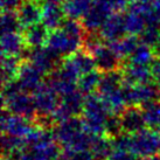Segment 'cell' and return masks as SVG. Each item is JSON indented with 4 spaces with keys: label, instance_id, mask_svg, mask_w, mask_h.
I'll return each mask as SVG.
<instances>
[{
    "label": "cell",
    "instance_id": "27",
    "mask_svg": "<svg viewBox=\"0 0 160 160\" xmlns=\"http://www.w3.org/2000/svg\"><path fill=\"white\" fill-rule=\"evenodd\" d=\"M102 75L103 72H101L97 69L81 75L78 82H77V90L81 91L84 96L96 92L98 89V85H99V82H101V78H102Z\"/></svg>",
    "mask_w": 160,
    "mask_h": 160
},
{
    "label": "cell",
    "instance_id": "28",
    "mask_svg": "<svg viewBox=\"0 0 160 160\" xmlns=\"http://www.w3.org/2000/svg\"><path fill=\"white\" fill-rule=\"evenodd\" d=\"M124 18L126 32H128V34H131V35L139 36L147 26L146 19L144 18L142 14L133 12V11L128 9L126 12H124Z\"/></svg>",
    "mask_w": 160,
    "mask_h": 160
},
{
    "label": "cell",
    "instance_id": "40",
    "mask_svg": "<svg viewBox=\"0 0 160 160\" xmlns=\"http://www.w3.org/2000/svg\"><path fill=\"white\" fill-rule=\"evenodd\" d=\"M153 52H154V55H156V58H160V38L158 42L156 43V46L153 47Z\"/></svg>",
    "mask_w": 160,
    "mask_h": 160
},
{
    "label": "cell",
    "instance_id": "37",
    "mask_svg": "<svg viewBox=\"0 0 160 160\" xmlns=\"http://www.w3.org/2000/svg\"><path fill=\"white\" fill-rule=\"evenodd\" d=\"M23 1L25 0H0L1 9H2V12H7V11L17 12Z\"/></svg>",
    "mask_w": 160,
    "mask_h": 160
},
{
    "label": "cell",
    "instance_id": "17",
    "mask_svg": "<svg viewBox=\"0 0 160 160\" xmlns=\"http://www.w3.org/2000/svg\"><path fill=\"white\" fill-rule=\"evenodd\" d=\"M119 117L123 132L125 133L134 134L147 128L142 107H126V109L120 113Z\"/></svg>",
    "mask_w": 160,
    "mask_h": 160
},
{
    "label": "cell",
    "instance_id": "1",
    "mask_svg": "<svg viewBox=\"0 0 160 160\" xmlns=\"http://www.w3.org/2000/svg\"><path fill=\"white\" fill-rule=\"evenodd\" d=\"M53 134L62 150L81 152L89 151L93 134L89 133L81 116L71 117L54 126Z\"/></svg>",
    "mask_w": 160,
    "mask_h": 160
},
{
    "label": "cell",
    "instance_id": "10",
    "mask_svg": "<svg viewBox=\"0 0 160 160\" xmlns=\"http://www.w3.org/2000/svg\"><path fill=\"white\" fill-rule=\"evenodd\" d=\"M38 116H52L61 102V96L45 82L32 93Z\"/></svg>",
    "mask_w": 160,
    "mask_h": 160
},
{
    "label": "cell",
    "instance_id": "43",
    "mask_svg": "<svg viewBox=\"0 0 160 160\" xmlns=\"http://www.w3.org/2000/svg\"><path fill=\"white\" fill-rule=\"evenodd\" d=\"M1 160H7V159H6V158H4V157H2V158H1Z\"/></svg>",
    "mask_w": 160,
    "mask_h": 160
},
{
    "label": "cell",
    "instance_id": "30",
    "mask_svg": "<svg viewBox=\"0 0 160 160\" xmlns=\"http://www.w3.org/2000/svg\"><path fill=\"white\" fill-rule=\"evenodd\" d=\"M154 60H156V55H154L153 48L142 42L132 53V55L126 60V62L136 63V64H144V66H151Z\"/></svg>",
    "mask_w": 160,
    "mask_h": 160
},
{
    "label": "cell",
    "instance_id": "25",
    "mask_svg": "<svg viewBox=\"0 0 160 160\" xmlns=\"http://www.w3.org/2000/svg\"><path fill=\"white\" fill-rule=\"evenodd\" d=\"M21 62H22V58H19V56H9V55L1 56V81H2V84L17 80Z\"/></svg>",
    "mask_w": 160,
    "mask_h": 160
},
{
    "label": "cell",
    "instance_id": "9",
    "mask_svg": "<svg viewBox=\"0 0 160 160\" xmlns=\"http://www.w3.org/2000/svg\"><path fill=\"white\" fill-rule=\"evenodd\" d=\"M35 128L34 120L28 119L22 116L14 115L6 109H2L1 113V131L5 134L14 137L26 138Z\"/></svg>",
    "mask_w": 160,
    "mask_h": 160
},
{
    "label": "cell",
    "instance_id": "22",
    "mask_svg": "<svg viewBox=\"0 0 160 160\" xmlns=\"http://www.w3.org/2000/svg\"><path fill=\"white\" fill-rule=\"evenodd\" d=\"M107 43L115 50L117 55L123 61H126L136 50V48L142 43V41L139 39V36L128 34L124 38L119 39V40L112 41V42H107Z\"/></svg>",
    "mask_w": 160,
    "mask_h": 160
},
{
    "label": "cell",
    "instance_id": "16",
    "mask_svg": "<svg viewBox=\"0 0 160 160\" xmlns=\"http://www.w3.org/2000/svg\"><path fill=\"white\" fill-rule=\"evenodd\" d=\"M122 74H123V80L125 84L136 85L153 81L151 66L136 64V63L125 61L124 66L122 68Z\"/></svg>",
    "mask_w": 160,
    "mask_h": 160
},
{
    "label": "cell",
    "instance_id": "8",
    "mask_svg": "<svg viewBox=\"0 0 160 160\" xmlns=\"http://www.w3.org/2000/svg\"><path fill=\"white\" fill-rule=\"evenodd\" d=\"M25 60L31 61L46 76H48L56 68L60 67V64L63 61V58L61 56L55 54L53 50H50L47 46L29 48L27 52V56Z\"/></svg>",
    "mask_w": 160,
    "mask_h": 160
},
{
    "label": "cell",
    "instance_id": "11",
    "mask_svg": "<svg viewBox=\"0 0 160 160\" xmlns=\"http://www.w3.org/2000/svg\"><path fill=\"white\" fill-rule=\"evenodd\" d=\"M2 109H6L14 115L22 116L32 120L35 119L38 116L33 95L26 91H21L2 101Z\"/></svg>",
    "mask_w": 160,
    "mask_h": 160
},
{
    "label": "cell",
    "instance_id": "18",
    "mask_svg": "<svg viewBox=\"0 0 160 160\" xmlns=\"http://www.w3.org/2000/svg\"><path fill=\"white\" fill-rule=\"evenodd\" d=\"M42 5V20L41 22L43 23L49 31H54L61 28L64 20L67 19L63 7L61 4L56 2H50V1H43Z\"/></svg>",
    "mask_w": 160,
    "mask_h": 160
},
{
    "label": "cell",
    "instance_id": "21",
    "mask_svg": "<svg viewBox=\"0 0 160 160\" xmlns=\"http://www.w3.org/2000/svg\"><path fill=\"white\" fill-rule=\"evenodd\" d=\"M22 34L28 48H35V47L46 46L49 35V29L42 22H39L25 28Z\"/></svg>",
    "mask_w": 160,
    "mask_h": 160
},
{
    "label": "cell",
    "instance_id": "36",
    "mask_svg": "<svg viewBox=\"0 0 160 160\" xmlns=\"http://www.w3.org/2000/svg\"><path fill=\"white\" fill-rule=\"evenodd\" d=\"M58 160H95V158L90 151L75 152L70 150H62V153Z\"/></svg>",
    "mask_w": 160,
    "mask_h": 160
},
{
    "label": "cell",
    "instance_id": "3",
    "mask_svg": "<svg viewBox=\"0 0 160 160\" xmlns=\"http://www.w3.org/2000/svg\"><path fill=\"white\" fill-rule=\"evenodd\" d=\"M84 35L71 33L61 27L54 31H49L46 46L58 56L66 58L83 48Z\"/></svg>",
    "mask_w": 160,
    "mask_h": 160
},
{
    "label": "cell",
    "instance_id": "34",
    "mask_svg": "<svg viewBox=\"0 0 160 160\" xmlns=\"http://www.w3.org/2000/svg\"><path fill=\"white\" fill-rule=\"evenodd\" d=\"M120 133H123V128L119 115H110L105 123V134L110 138H115Z\"/></svg>",
    "mask_w": 160,
    "mask_h": 160
},
{
    "label": "cell",
    "instance_id": "29",
    "mask_svg": "<svg viewBox=\"0 0 160 160\" xmlns=\"http://www.w3.org/2000/svg\"><path fill=\"white\" fill-rule=\"evenodd\" d=\"M142 110L147 128L158 130L160 126V99L142 105Z\"/></svg>",
    "mask_w": 160,
    "mask_h": 160
},
{
    "label": "cell",
    "instance_id": "31",
    "mask_svg": "<svg viewBox=\"0 0 160 160\" xmlns=\"http://www.w3.org/2000/svg\"><path fill=\"white\" fill-rule=\"evenodd\" d=\"M22 31L23 28L20 23L17 12H12V11L2 12V14H1V32H2V34L20 33Z\"/></svg>",
    "mask_w": 160,
    "mask_h": 160
},
{
    "label": "cell",
    "instance_id": "23",
    "mask_svg": "<svg viewBox=\"0 0 160 160\" xmlns=\"http://www.w3.org/2000/svg\"><path fill=\"white\" fill-rule=\"evenodd\" d=\"M89 151L95 160H108L115 151L112 138L108 137L107 134L93 136Z\"/></svg>",
    "mask_w": 160,
    "mask_h": 160
},
{
    "label": "cell",
    "instance_id": "19",
    "mask_svg": "<svg viewBox=\"0 0 160 160\" xmlns=\"http://www.w3.org/2000/svg\"><path fill=\"white\" fill-rule=\"evenodd\" d=\"M22 28H27L42 20V5L35 0H25L17 11Z\"/></svg>",
    "mask_w": 160,
    "mask_h": 160
},
{
    "label": "cell",
    "instance_id": "42",
    "mask_svg": "<svg viewBox=\"0 0 160 160\" xmlns=\"http://www.w3.org/2000/svg\"><path fill=\"white\" fill-rule=\"evenodd\" d=\"M35 1H38V2H42L43 0H35Z\"/></svg>",
    "mask_w": 160,
    "mask_h": 160
},
{
    "label": "cell",
    "instance_id": "14",
    "mask_svg": "<svg viewBox=\"0 0 160 160\" xmlns=\"http://www.w3.org/2000/svg\"><path fill=\"white\" fill-rule=\"evenodd\" d=\"M98 33L105 42L117 41L128 35L124 13H112L99 28Z\"/></svg>",
    "mask_w": 160,
    "mask_h": 160
},
{
    "label": "cell",
    "instance_id": "20",
    "mask_svg": "<svg viewBox=\"0 0 160 160\" xmlns=\"http://www.w3.org/2000/svg\"><path fill=\"white\" fill-rule=\"evenodd\" d=\"M124 80H123V74L122 69L110 72H104L102 75L99 85H98L97 93L99 96H108L112 92H116L123 88Z\"/></svg>",
    "mask_w": 160,
    "mask_h": 160
},
{
    "label": "cell",
    "instance_id": "6",
    "mask_svg": "<svg viewBox=\"0 0 160 160\" xmlns=\"http://www.w3.org/2000/svg\"><path fill=\"white\" fill-rule=\"evenodd\" d=\"M123 93L128 107H142L148 102L160 99V88L153 81L136 85L124 83Z\"/></svg>",
    "mask_w": 160,
    "mask_h": 160
},
{
    "label": "cell",
    "instance_id": "32",
    "mask_svg": "<svg viewBox=\"0 0 160 160\" xmlns=\"http://www.w3.org/2000/svg\"><path fill=\"white\" fill-rule=\"evenodd\" d=\"M26 147V140L25 138L14 137L9 134L2 133L1 138V150H2V157H7L12 152L22 150Z\"/></svg>",
    "mask_w": 160,
    "mask_h": 160
},
{
    "label": "cell",
    "instance_id": "38",
    "mask_svg": "<svg viewBox=\"0 0 160 160\" xmlns=\"http://www.w3.org/2000/svg\"><path fill=\"white\" fill-rule=\"evenodd\" d=\"M108 160H142L139 157L131 152L126 151H113L110 158Z\"/></svg>",
    "mask_w": 160,
    "mask_h": 160
},
{
    "label": "cell",
    "instance_id": "41",
    "mask_svg": "<svg viewBox=\"0 0 160 160\" xmlns=\"http://www.w3.org/2000/svg\"><path fill=\"white\" fill-rule=\"evenodd\" d=\"M142 160H160V157L159 156H153V157H150V158H144Z\"/></svg>",
    "mask_w": 160,
    "mask_h": 160
},
{
    "label": "cell",
    "instance_id": "39",
    "mask_svg": "<svg viewBox=\"0 0 160 160\" xmlns=\"http://www.w3.org/2000/svg\"><path fill=\"white\" fill-rule=\"evenodd\" d=\"M152 70V80L160 88V58H156L151 64Z\"/></svg>",
    "mask_w": 160,
    "mask_h": 160
},
{
    "label": "cell",
    "instance_id": "5",
    "mask_svg": "<svg viewBox=\"0 0 160 160\" xmlns=\"http://www.w3.org/2000/svg\"><path fill=\"white\" fill-rule=\"evenodd\" d=\"M131 153L140 159L158 156L160 153V132L157 129L145 128L132 134Z\"/></svg>",
    "mask_w": 160,
    "mask_h": 160
},
{
    "label": "cell",
    "instance_id": "12",
    "mask_svg": "<svg viewBox=\"0 0 160 160\" xmlns=\"http://www.w3.org/2000/svg\"><path fill=\"white\" fill-rule=\"evenodd\" d=\"M90 54L92 55L93 60H95L96 69L103 72V74L104 72H110V71L120 70L124 66L125 61H123L117 55V53L108 45L107 42L101 43Z\"/></svg>",
    "mask_w": 160,
    "mask_h": 160
},
{
    "label": "cell",
    "instance_id": "33",
    "mask_svg": "<svg viewBox=\"0 0 160 160\" xmlns=\"http://www.w3.org/2000/svg\"><path fill=\"white\" fill-rule=\"evenodd\" d=\"M160 38V27L157 25H147L146 28L142 31V33L139 35V39L142 43L154 47Z\"/></svg>",
    "mask_w": 160,
    "mask_h": 160
},
{
    "label": "cell",
    "instance_id": "15",
    "mask_svg": "<svg viewBox=\"0 0 160 160\" xmlns=\"http://www.w3.org/2000/svg\"><path fill=\"white\" fill-rule=\"evenodd\" d=\"M1 55H9V56H19L25 60L28 52L25 38L22 32L20 33H6L1 35Z\"/></svg>",
    "mask_w": 160,
    "mask_h": 160
},
{
    "label": "cell",
    "instance_id": "2",
    "mask_svg": "<svg viewBox=\"0 0 160 160\" xmlns=\"http://www.w3.org/2000/svg\"><path fill=\"white\" fill-rule=\"evenodd\" d=\"M110 116L103 98L98 93H90L85 96L84 107L82 111V119L87 131L93 136L105 134V123Z\"/></svg>",
    "mask_w": 160,
    "mask_h": 160
},
{
    "label": "cell",
    "instance_id": "24",
    "mask_svg": "<svg viewBox=\"0 0 160 160\" xmlns=\"http://www.w3.org/2000/svg\"><path fill=\"white\" fill-rule=\"evenodd\" d=\"M93 5L92 0H63L62 7L68 19L82 20Z\"/></svg>",
    "mask_w": 160,
    "mask_h": 160
},
{
    "label": "cell",
    "instance_id": "44",
    "mask_svg": "<svg viewBox=\"0 0 160 160\" xmlns=\"http://www.w3.org/2000/svg\"><path fill=\"white\" fill-rule=\"evenodd\" d=\"M158 131H159V132H160V126H159V128H158Z\"/></svg>",
    "mask_w": 160,
    "mask_h": 160
},
{
    "label": "cell",
    "instance_id": "13",
    "mask_svg": "<svg viewBox=\"0 0 160 160\" xmlns=\"http://www.w3.org/2000/svg\"><path fill=\"white\" fill-rule=\"evenodd\" d=\"M47 76L28 60H22L17 81L19 82L20 87L23 91L33 93L39 87L46 82Z\"/></svg>",
    "mask_w": 160,
    "mask_h": 160
},
{
    "label": "cell",
    "instance_id": "4",
    "mask_svg": "<svg viewBox=\"0 0 160 160\" xmlns=\"http://www.w3.org/2000/svg\"><path fill=\"white\" fill-rule=\"evenodd\" d=\"M80 74L67 58H63L60 67L46 77V82L62 97L77 90Z\"/></svg>",
    "mask_w": 160,
    "mask_h": 160
},
{
    "label": "cell",
    "instance_id": "35",
    "mask_svg": "<svg viewBox=\"0 0 160 160\" xmlns=\"http://www.w3.org/2000/svg\"><path fill=\"white\" fill-rule=\"evenodd\" d=\"M113 148L115 151H126L131 152V142H132V134L129 133H120L119 136L112 138Z\"/></svg>",
    "mask_w": 160,
    "mask_h": 160
},
{
    "label": "cell",
    "instance_id": "26",
    "mask_svg": "<svg viewBox=\"0 0 160 160\" xmlns=\"http://www.w3.org/2000/svg\"><path fill=\"white\" fill-rule=\"evenodd\" d=\"M67 58L75 67L76 70L78 71L80 75L87 74V72L96 69V64H95V60H93L92 55L84 49H80L78 52L68 56Z\"/></svg>",
    "mask_w": 160,
    "mask_h": 160
},
{
    "label": "cell",
    "instance_id": "7",
    "mask_svg": "<svg viewBox=\"0 0 160 160\" xmlns=\"http://www.w3.org/2000/svg\"><path fill=\"white\" fill-rule=\"evenodd\" d=\"M84 101L85 96L78 90L72 91L66 96H62L60 105L52 115L54 124L56 125L63 120L69 119L71 117H77V116L82 115Z\"/></svg>",
    "mask_w": 160,
    "mask_h": 160
}]
</instances>
